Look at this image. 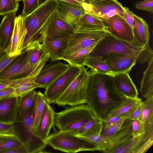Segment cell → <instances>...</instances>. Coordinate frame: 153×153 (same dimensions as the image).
Listing matches in <instances>:
<instances>
[{
	"label": "cell",
	"mask_w": 153,
	"mask_h": 153,
	"mask_svg": "<svg viewBox=\"0 0 153 153\" xmlns=\"http://www.w3.org/2000/svg\"><path fill=\"white\" fill-rule=\"evenodd\" d=\"M90 72L86 103L94 117L103 122L128 98L116 87L114 75Z\"/></svg>",
	"instance_id": "6da1fadb"
},
{
	"label": "cell",
	"mask_w": 153,
	"mask_h": 153,
	"mask_svg": "<svg viewBox=\"0 0 153 153\" xmlns=\"http://www.w3.org/2000/svg\"><path fill=\"white\" fill-rule=\"evenodd\" d=\"M113 53L133 55L138 58L140 64L149 62L153 57V51L149 45L140 47L135 43L121 40L111 35L105 36L98 42L88 57L103 58Z\"/></svg>",
	"instance_id": "7a4b0ae2"
},
{
	"label": "cell",
	"mask_w": 153,
	"mask_h": 153,
	"mask_svg": "<svg viewBox=\"0 0 153 153\" xmlns=\"http://www.w3.org/2000/svg\"><path fill=\"white\" fill-rule=\"evenodd\" d=\"M58 0H45L30 14L24 17L27 34L22 51L29 43L38 38L43 26L48 18L57 11Z\"/></svg>",
	"instance_id": "3957f363"
},
{
	"label": "cell",
	"mask_w": 153,
	"mask_h": 153,
	"mask_svg": "<svg viewBox=\"0 0 153 153\" xmlns=\"http://www.w3.org/2000/svg\"><path fill=\"white\" fill-rule=\"evenodd\" d=\"M94 117L87 105L72 106L55 113L54 125L59 130L68 131L76 135L79 129Z\"/></svg>",
	"instance_id": "277c9868"
},
{
	"label": "cell",
	"mask_w": 153,
	"mask_h": 153,
	"mask_svg": "<svg viewBox=\"0 0 153 153\" xmlns=\"http://www.w3.org/2000/svg\"><path fill=\"white\" fill-rule=\"evenodd\" d=\"M45 142L53 149L67 153L100 151L86 139L70 132L59 130L49 135Z\"/></svg>",
	"instance_id": "5b68a950"
},
{
	"label": "cell",
	"mask_w": 153,
	"mask_h": 153,
	"mask_svg": "<svg viewBox=\"0 0 153 153\" xmlns=\"http://www.w3.org/2000/svg\"><path fill=\"white\" fill-rule=\"evenodd\" d=\"M80 67L79 74L55 102L58 105L74 106L86 103L90 72L85 65Z\"/></svg>",
	"instance_id": "8992f818"
},
{
	"label": "cell",
	"mask_w": 153,
	"mask_h": 153,
	"mask_svg": "<svg viewBox=\"0 0 153 153\" xmlns=\"http://www.w3.org/2000/svg\"><path fill=\"white\" fill-rule=\"evenodd\" d=\"M132 121L126 119L121 128L110 136L101 135L86 136L85 138L95 146L99 147L104 153H112L122 146L133 137L131 129Z\"/></svg>",
	"instance_id": "52a82bcc"
},
{
	"label": "cell",
	"mask_w": 153,
	"mask_h": 153,
	"mask_svg": "<svg viewBox=\"0 0 153 153\" xmlns=\"http://www.w3.org/2000/svg\"><path fill=\"white\" fill-rule=\"evenodd\" d=\"M109 35H111L106 29L74 31L61 51L62 60L74 52L98 43L105 36Z\"/></svg>",
	"instance_id": "ba28073f"
},
{
	"label": "cell",
	"mask_w": 153,
	"mask_h": 153,
	"mask_svg": "<svg viewBox=\"0 0 153 153\" xmlns=\"http://www.w3.org/2000/svg\"><path fill=\"white\" fill-rule=\"evenodd\" d=\"M35 110L34 105L30 111L22 119L16 122L20 123L22 137L20 138L27 148L29 153L43 152L47 144L36 137L34 132Z\"/></svg>",
	"instance_id": "9c48e42d"
},
{
	"label": "cell",
	"mask_w": 153,
	"mask_h": 153,
	"mask_svg": "<svg viewBox=\"0 0 153 153\" xmlns=\"http://www.w3.org/2000/svg\"><path fill=\"white\" fill-rule=\"evenodd\" d=\"M80 3L86 12L97 17L105 25L108 19L115 15L124 17L123 7L117 0H92L90 3Z\"/></svg>",
	"instance_id": "30bf717a"
},
{
	"label": "cell",
	"mask_w": 153,
	"mask_h": 153,
	"mask_svg": "<svg viewBox=\"0 0 153 153\" xmlns=\"http://www.w3.org/2000/svg\"><path fill=\"white\" fill-rule=\"evenodd\" d=\"M80 70V66L68 63L67 70L45 88L44 94L48 103H55L77 76Z\"/></svg>",
	"instance_id": "8fae6325"
},
{
	"label": "cell",
	"mask_w": 153,
	"mask_h": 153,
	"mask_svg": "<svg viewBox=\"0 0 153 153\" xmlns=\"http://www.w3.org/2000/svg\"><path fill=\"white\" fill-rule=\"evenodd\" d=\"M75 29L61 18L57 11L45 22L39 33V39L41 43L44 38H57L70 36Z\"/></svg>",
	"instance_id": "7c38bea8"
},
{
	"label": "cell",
	"mask_w": 153,
	"mask_h": 153,
	"mask_svg": "<svg viewBox=\"0 0 153 153\" xmlns=\"http://www.w3.org/2000/svg\"><path fill=\"white\" fill-rule=\"evenodd\" d=\"M28 53L25 49L0 74V82L19 77L30 73L35 68L28 63Z\"/></svg>",
	"instance_id": "4fadbf2b"
},
{
	"label": "cell",
	"mask_w": 153,
	"mask_h": 153,
	"mask_svg": "<svg viewBox=\"0 0 153 153\" xmlns=\"http://www.w3.org/2000/svg\"><path fill=\"white\" fill-rule=\"evenodd\" d=\"M111 72L114 75L129 73L132 67L139 63L138 58L131 54L118 53H110L103 58Z\"/></svg>",
	"instance_id": "5bb4252c"
},
{
	"label": "cell",
	"mask_w": 153,
	"mask_h": 153,
	"mask_svg": "<svg viewBox=\"0 0 153 153\" xmlns=\"http://www.w3.org/2000/svg\"><path fill=\"white\" fill-rule=\"evenodd\" d=\"M105 26L106 30L112 36L124 41L135 43L132 28L120 15L116 14L109 18Z\"/></svg>",
	"instance_id": "9a60e30c"
},
{
	"label": "cell",
	"mask_w": 153,
	"mask_h": 153,
	"mask_svg": "<svg viewBox=\"0 0 153 153\" xmlns=\"http://www.w3.org/2000/svg\"><path fill=\"white\" fill-rule=\"evenodd\" d=\"M27 34L24 17L22 15L16 17L13 33L9 44L4 53L10 56L20 55Z\"/></svg>",
	"instance_id": "2e32d148"
},
{
	"label": "cell",
	"mask_w": 153,
	"mask_h": 153,
	"mask_svg": "<svg viewBox=\"0 0 153 153\" xmlns=\"http://www.w3.org/2000/svg\"><path fill=\"white\" fill-rule=\"evenodd\" d=\"M59 3L57 11L59 16L75 30L79 19L86 11L81 4L60 1Z\"/></svg>",
	"instance_id": "e0dca14e"
},
{
	"label": "cell",
	"mask_w": 153,
	"mask_h": 153,
	"mask_svg": "<svg viewBox=\"0 0 153 153\" xmlns=\"http://www.w3.org/2000/svg\"><path fill=\"white\" fill-rule=\"evenodd\" d=\"M68 67V64L59 62L43 67L37 76L35 82L41 88H45L63 73Z\"/></svg>",
	"instance_id": "ac0fdd59"
},
{
	"label": "cell",
	"mask_w": 153,
	"mask_h": 153,
	"mask_svg": "<svg viewBox=\"0 0 153 153\" xmlns=\"http://www.w3.org/2000/svg\"><path fill=\"white\" fill-rule=\"evenodd\" d=\"M141 105V112L138 119L143 125L145 133L141 137L145 142L153 136V96L145 98Z\"/></svg>",
	"instance_id": "d6986e66"
},
{
	"label": "cell",
	"mask_w": 153,
	"mask_h": 153,
	"mask_svg": "<svg viewBox=\"0 0 153 153\" xmlns=\"http://www.w3.org/2000/svg\"><path fill=\"white\" fill-rule=\"evenodd\" d=\"M19 99L14 96L0 101V122L13 124L16 122Z\"/></svg>",
	"instance_id": "ffe728a7"
},
{
	"label": "cell",
	"mask_w": 153,
	"mask_h": 153,
	"mask_svg": "<svg viewBox=\"0 0 153 153\" xmlns=\"http://www.w3.org/2000/svg\"><path fill=\"white\" fill-rule=\"evenodd\" d=\"M128 72L114 75L113 81L117 89L127 98L138 97L137 88L129 75Z\"/></svg>",
	"instance_id": "44dd1931"
},
{
	"label": "cell",
	"mask_w": 153,
	"mask_h": 153,
	"mask_svg": "<svg viewBox=\"0 0 153 153\" xmlns=\"http://www.w3.org/2000/svg\"><path fill=\"white\" fill-rule=\"evenodd\" d=\"M16 13L5 15L0 24V56L4 53V51L9 44L14 27Z\"/></svg>",
	"instance_id": "7402d4cb"
},
{
	"label": "cell",
	"mask_w": 153,
	"mask_h": 153,
	"mask_svg": "<svg viewBox=\"0 0 153 153\" xmlns=\"http://www.w3.org/2000/svg\"><path fill=\"white\" fill-rule=\"evenodd\" d=\"M70 36L57 38H44L42 40L43 46L52 61L62 60V51L66 46Z\"/></svg>",
	"instance_id": "603a6c76"
},
{
	"label": "cell",
	"mask_w": 153,
	"mask_h": 153,
	"mask_svg": "<svg viewBox=\"0 0 153 153\" xmlns=\"http://www.w3.org/2000/svg\"><path fill=\"white\" fill-rule=\"evenodd\" d=\"M134 25L132 31L136 44L141 47L148 45L149 39V26L142 18L134 14Z\"/></svg>",
	"instance_id": "cb8c5ba5"
},
{
	"label": "cell",
	"mask_w": 153,
	"mask_h": 153,
	"mask_svg": "<svg viewBox=\"0 0 153 153\" xmlns=\"http://www.w3.org/2000/svg\"><path fill=\"white\" fill-rule=\"evenodd\" d=\"M55 114L53 109L47 102L39 126L34 133L36 137L45 142L54 125Z\"/></svg>",
	"instance_id": "d4e9b609"
},
{
	"label": "cell",
	"mask_w": 153,
	"mask_h": 153,
	"mask_svg": "<svg viewBox=\"0 0 153 153\" xmlns=\"http://www.w3.org/2000/svg\"><path fill=\"white\" fill-rule=\"evenodd\" d=\"M106 29L103 22L97 16L86 12L79 19L74 31Z\"/></svg>",
	"instance_id": "484cf974"
},
{
	"label": "cell",
	"mask_w": 153,
	"mask_h": 153,
	"mask_svg": "<svg viewBox=\"0 0 153 153\" xmlns=\"http://www.w3.org/2000/svg\"><path fill=\"white\" fill-rule=\"evenodd\" d=\"M140 91L144 98L153 96V57L149 61L140 82Z\"/></svg>",
	"instance_id": "4316f807"
},
{
	"label": "cell",
	"mask_w": 153,
	"mask_h": 153,
	"mask_svg": "<svg viewBox=\"0 0 153 153\" xmlns=\"http://www.w3.org/2000/svg\"><path fill=\"white\" fill-rule=\"evenodd\" d=\"M25 49L28 52L29 65L34 68L36 66L42 56L47 52L42 44H41L39 37L28 44Z\"/></svg>",
	"instance_id": "83f0119b"
},
{
	"label": "cell",
	"mask_w": 153,
	"mask_h": 153,
	"mask_svg": "<svg viewBox=\"0 0 153 153\" xmlns=\"http://www.w3.org/2000/svg\"><path fill=\"white\" fill-rule=\"evenodd\" d=\"M98 43L74 52L63 58L62 60L71 65L79 67L84 65L87 58Z\"/></svg>",
	"instance_id": "f1b7e54d"
},
{
	"label": "cell",
	"mask_w": 153,
	"mask_h": 153,
	"mask_svg": "<svg viewBox=\"0 0 153 153\" xmlns=\"http://www.w3.org/2000/svg\"><path fill=\"white\" fill-rule=\"evenodd\" d=\"M36 92L33 90L19 97L16 121L22 119L31 110L34 105Z\"/></svg>",
	"instance_id": "f546056e"
},
{
	"label": "cell",
	"mask_w": 153,
	"mask_h": 153,
	"mask_svg": "<svg viewBox=\"0 0 153 153\" xmlns=\"http://www.w3.org/2000/svg\"><path fill=\"white\" fill-rule=\"evenodd\" d=\"M103 127V122L94 117L79 129L76 135L79 136L100 135Z\"/></svg>",
	"instance_id": "4dcf8cb0"
},
{
	"label": "cell",
	"mask_w": 153,
	"mask_h": 153,
	"mask_svg": "<svg viewBox=\"0 0 153 153\" xmlns=\"http://www.w3.org/2000/svg\"><path fill=\"white\" fill-rule=\"evenodd\" d=\"M84 65L90 68V71L91 72L114 75L106 64L105 59L102 58L88 57Z\"/></svg>",
	"instance_id": "1f68e13d"
},
{
	"label": "cell",
	"mask_w": 153,
	"mask_h": 153,
	"mask_svg": "<svg viewBox=\"0 0 153 153\" xmlns=\"http://www.w3.org/2000/svg\"><path fill=\"white\" fill-rule=\"evenodd\" d=\"M47 101L44 94L40 91L36 92L35 100L34 132L37 130L44 112Z\"/></svg>",
	"instance_id": "d6a6232c"
},
{
	"label": "cell",
	"mask_w": 153,
	"mask_h": 153,
	"mask_svg": "<svg viewBox=\"0 0 153 153\" xmlns=\"http://www.w3.org/2000/svg\"><path fill=\"white\" fill-rule=\"evenodd\" d=\"M141 136L133 137L131 139L112 152V153H136L143 143Z\"/></svg>",
	"instance_id": "836d02e7"
},
{
	"label": "cell",
	"mask_w": 153,
	"mask_h": 153,
	"mask_svg": "<svg viewBox=\"0 0 153 153\" xmlns=\"http://www.w3.org/2000/svg\"><path fill=\"white\" fill-rule=\"evenodd\" d=\"M142 101V99L138 97L135 98H128L112 111L108 117L126 113L135 107Z\"/></svg>",
	"instance_id": "e575fe53"
},
{
	"label": "cell",
	"mask_w": 153,
	"mask_h": 153,
	"mask_svg": "<svg viewBox=\"0 0 153 153\" xmlns=\"http://www.w3.org/2000/svg\"><path fill=\"white\" fill-rule=\"evenodd\" d=\"M24 144L18 135L0 137V153Z\"/></svg>",
	"instance_id": "d590c367"
},
{
	"label": "cell",
	"mask_w": 153,
	"mask_h": 153,
	"mask_svg": "<svg viewBox=\"0 0 153 153\" xmlns=\"http://www.w3.org/2000/svg\"><path fill=\"white\" fill-rule=\"evenodd\" d=\"M33 79L25 82L15 89L14 96L20 97L35 88H41Z\"/></svg>",
	"instance_id": "8d00e7d4"
},
{
	"label": "cell",
	"mask_w": 153,
	"mask_h": 153,
	"mask_svg": "<svg viewBox=\"0 0 153 153\" xmlns=\"http://www.w3.org/2000/svg\"><path fill=\"white\" fill-rule=\"evenodd\" d=\"M19 3L14 0H1L0 16L16 13L18 9Z\"/></svg>",
	"instance_id": "74e56055"
},
{
	"label": "cell",
	"mask_w": 153,
	"mask_h": 153,
	"mask_svg": "<svg viewBox=\"0 0 153 153\" xmlns=\"http://www.w3.org/2000/svg\"><path fill=\"white\" fill-rule=\"evenodd\" d=\"M136 107L126 113L109 117L103 122V126L107 127L120 121L129 119Z\"/></svg>",
	"instance_id": "f35d334b"
},
{
	"label": "cell",
	"mask_w": 153,
	"mask_h": 153,
	"mask_svg": "<svg viewBox=\"0 0 153 153\" xmlns=\"http://www.w3.org/2000/svg\"><path fill=\"white\" fill-rule=\"evenodd\" d=\"M24 7L22 14L25 17L33 11L39 5V0H25Z\"/></svg>",
	"instance_id": "ab89813d"
},
{
	"label": "cell",
	"mask_w": 153,
	"mask_h": 153,
	"mask_svg": "<svg viewBox=\"0 0 153 153\" xmlns=\"http://www.w3.org/2000/svg\"><path fill=\"white\" fill-rule=\"evenodd\" d=\"M126 119L120 121L107 127L103 126L101 135L107 136L115 133L121 128Z\"/></svg>",
	"instance_id": "60d3db41"
},
{
	"label": "cell",
	"mask_w": 153,
	"mask_h": 153,
	"mask_svg": "<svg viewBox=\"0 0 153 153\" xmlns=\"http://www.w3.org/2000/svg\"><path fill=\"white\" fill-rule=\"evenodd\" d=\"M18 135L13 124L0 122V136Z\"/></svg>",
	"instance_id": "b9f144b4"
},
{
	"label": "cell",
	"mask_w": 153,
	"mask_h": 153,
	"mask_svg": "<svg viewBox=\"0 0 153 153\" xmlns=\"http://www.w3.org/2000/svg\"><path fill=\"white\" fill-rule=\"evenodd\" d=\"M131 129L133 137L140 136H142L145 133L143 125L138 119L132 121Z\"/></svg>",
	"instance_id": "7bdbcfd3"
},
{
	"label": "cell",
	"mask_w": 153,
	"mask_h": 153,
	"mask_svg": "<svg viewBox=\"0 0 153 153\" xmlns=\"http://www.w3.org/2000/svg\"><path fill=\"white\" fill-rule=\"evenodd\" d=\"M135 8L139 10H145L151 13H153V0H144L137 2Z\"/></svg>",
	"instance_id": "ee69618b"
},
{
	"label": "cell",
	"mask_w": 153,
	"mask_h": 153,
	"mask_svg": "<svg viewBox=\"0 0 153 153\" xmlns=\"http://www.w3.org/2000/svg\"><path fill=\"white\" fill-rule=\"evenodd\" d=\"M18 55L10 56L5 53L0 56V74Z\"/></svg>",
	"instance_id": "f6af8a7d"
},
{
	"label": "cell",
	"mask_w": 153,
	"mask_h": 153,
	"mask_svg": "<svg viewBox=\"0 0 153 153\" xmlns=\"http://www.w3.org/2000/svg\"><path fill=\"white\" fill-rule=\"evenodd\" d=\"M15 89L6 87L0 90V101L14 96Z\"/></svg>",
	"instance_id": "bcb514c9"
},
{
	"label": "cell",
	"mask_w": 153,
	"mask_h": 153,
	"mask_svg": "<svg viewBox=\"0 0 153 153\" xmlns=\"http://www.w3.org/2000/svg\"><path fill=\"white\" fill-rule=\"evenodd\" d=\"M124 10V18L132 28H133L134 25V13L129 10L128 8L123 7Z\"/></svg>",
	"instance_id": "7dc6e473"
},
{
	"label": "cell",
	"mask_w": 153,
	"mask_h": 153,
	"mask_svg": "<svg viewBox=\"0 0 153 153\" xmlns=\"http://www.w3.org/2000/svg\"><path fill=\"white\" fill-rule=\"evenodd\" d=\"M153 144V136L145 142L137 151L136 153H145L152 146Z\"/></svg>",
	"instance_id": "c3c4849f"
},
{
	"label": "cell",
	"mask_w": 153,
	"mask_h": 153,
	"mask_svg": "<svg viewBox=\"0 0 153 153\" xmlns=\"http://www.w3.org/2000/svg\"><path fill=\"white\" fill-rule=\"evenodd\" d=\"M3 153H29L28 149L24 143L22 145L4 151Z\"/></svg>",
	"instance_id": "681fc988"
},
{
	"label": "cell",
	"mask_w": 153,
	"mask_h": 153,
	"mask_svg": "<svg viewBox=\"0 0 153 153\" xmlns=\"http://www.w3.org/2000/svg\"><path fill=\"white\" fill-rule=\"evenodd\" d=\"M142 101L136 106L133 113L129 118L132 121L138 119L141 111Z\"/></svg>",
	"instance_id": "f907efd6"
},
{
	"label": "cell",
	"mask_w": 153,
	"mask_h": 153,
	"mask_svg": "<svg viewBox=\"0 0 153 153\" xmlns=\"http://www.w3.org/2000/svg\"><path fill=\"white\" fill-rule=\"evenodd\" d=\"M59 1L70 2L71 3H74L76 4H81L78 1H76V0H58Z\"/></svg>",
	"instance_id": "816d5d0a"
},
{
	"label": "cell",
	"mask_w": 153,
	"mask_h": 153,
	"mask_svg": "<svg viewBox=\"0 0 153 153\" xmlns=\"http://www.w3.org/2000/svg\"><path fill=\"white\" fill-rule=\"evenodd\" d=\"M6 87H7V86L5 83L0 82V90Z\"/></svg>",
	"instance_id": "f5cc1de1"
},
{
	"label": "cell",
	"mask_w": 153,
	"mask_h": 153,
	"mask_svg": "<svg viewBox=\"0 0 153 153\" xmlns=\"http://www.w3.org/2000/svg\"><path fill=\"white\" fill-rule=\"evenodd\" d=\"M76 1H78L80 3L81 2H86L88 3V2L86 0H76Z\"/></svg>",
	"instance_id": "db71d44e"
},
{
	"label": "cell",
	"mask_w": 153,
	"mask_h": 153,
	"mask_svg": "<svg viewBox=\"0 0 153 153\" xmlns=\"http://www.w3.org/2000/svg\"><path fill=\"white\" fill-rule=\"evenodd\" d=\"M15 1L18 2L19 1H24L25 0H14Z\"/></svg>",
	"instance_id": "11a10c76"
},
{
	"label": "cell",
	"mask_w": 153,
	"mask_h": 153,
	"mask_svg": "<svg viewBox=\"0 0 153 153\" xmlns=\"http://www.w3.org/2000/svg\"><path fill=\"white\" fill-rule=\"evenodd\" d=\"M86 0L88 2V3H90L92 1V0Z\"/></svg>",
	"instance_id": "9f6ffc18"
},
{
	"label": "cell",
	"mask_w": 153,
	"mask_h": 153,
	"mask_svg": "<svg viewBox=\"0 0 153 153\" xmlns=\"http://www.w3.org/2000/svg\"><path fill=\"white\" fill-rule=\"evenodd\" d=\"M1 48L0 47V53H1Z\"/></svg>",
	"instance_id": "6f0895ef"
},
{
	"label": "cell",
	"mask_w": 153,
	"mask_h": 153,
	"mask_svg": "<svg viewBox=\"0 0 153 153\" xmlns=\"http://www.w3.org/2000/svg\"><path fill=\"white\" fill-rule=\"evenodd\" d=\"M1 137V136H0V137Z\"/></svg>",
	"instance_id": "680465c9"
},
{
	"label": "cell",
	"mask_w": 153,
	"mask_h": 153,
	"mask_svg": "<svg viewBox=\"0 0 153 153\" xmlns=\"http://www.w3.org/2000/svg\"><path fill=\"white\" fill-rule=\"evenodd\" d=\"M1 0H0V1Z\"/></svg>",
	"instance_id": "91938a15"
}]
</instances>
